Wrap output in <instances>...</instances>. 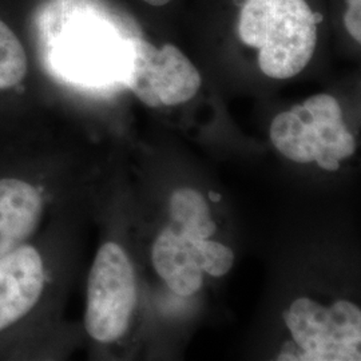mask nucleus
I'll return each mask as SVG.
<instances>
[{
	"instance_id": "nucleus-1",
	"label": "nucleus",
	"mask_w": 361,
	"mask_h": 361,
	"mask_svg": "<svg viewBox=\"0 0 361 361\" xmlns=\"http://www.w3.org/2000/svg\"><path fill=\"white\" fill-rule=\"evenodd\" d=\"M35 31L43 68L79 87L104 89L128 77L129 37L91 0H51L37 13Z\"/></svg>"
},
{
	"instance_id": "nucleus-6",
	"label": "nucleus",
	"mask_w": 361,
	"mask_h": 361,
	"mask_svg": "<svg viewBox=\"0 0 361 361\" xmlns=\"http://www.w3.org/2000/svg\"><path fill=\"white\" fill-rule=\"evenodd\" d=\"M284 319L302 349L300 360H360L361 312L353 302L340 300L323 307L301 297L285 312Z\"/></svg>"
},
{
	"instance_id": "nucleus-13",
	"label": "nucleus",
	"mask_w": 361,
	"mask_h": 361,
	"mask_svg": "<svg viewBox=\"0 0 361 361\" xmlns=\"http://www.w3.org/2000/svg\"><path fill=\"white\" fill-rule=\"evenodd\" d=\"M143 1L154 7H162V6H166L171 0H143Z\"/></svg>"
},
{
	"instance_id": "nucleus-5",
	"label": "nucleus",
	"mask_w": 361,
	"mask_h": 361,
	"mask_svg": "<svg viewBox=\"0 0 361 361\" xmlns=\"http://www.w3.org/2000/svg\"><path fill=\"white\" fill-rule=\"evenodd\" d=\"M137 302V281L129 255L116 241L97 250L87 277L85 329L102 345L126 335Z\"/></svg>"
},
{
	"instance_id": "nucleus-14",
	"label": "nucleus",
	"mask_w": 361,
	"mask_h": 361,
	"mask_svg": "<svg viewBox=\"0 0 361 361\" xmlns=\"http://www.w3.org/2000/svg\"><path fill=\"white\" fill-rule=\"evenodd\" d=\"M210 200L212 201H214V202H217L221 200V197H219V194L213 193V192H210Z\"/></svg>"
},
{
	"instance_id": "nucleus-3",
	"label": "nucleus",
	"mask_w": 361,
	"mask_h": 361,
	"mask_svg": "<svg viewBox=\"0 0 361 361\" xmlns=\"http://www.w3.org/2000/svg\"><path fill=\"white\" fill-rule=\"evenodd\" d=\"M51 284L44 234L0 258V357L35 356L38 320Z\"/></svg>"
},
{
	"instance_id": "nucleus-7",
	"label": "nucleus",
	"mask_w": 361,
	"mask_h": 361,
	"mask_svg": "<svg viewBox=\"0 0 361 361\" xmlns=\"http://www.w3.org/2000/svg\"><path fill=\"white\" fill-rule=\"evenodd\" d=\"M131 58L125 86L149 107L177 106L193 99L202 78L189 58L173 44L157 49L141 38L130 39Z\"/></svg>"
},
{
	"instance_id": "nucleus-10",
	"label": "nucleus",
	"mask_w": 361,
	"mask_h": 361,
	"mask_svg": "<svg viewBox=\"0 0 361 361\" xmlns=\"http://www.w3.org/2000/svg\"><path fill=\"white\" fill-rule=\"evenodd\" d=\"M28 74V58L22 42L0 20V91L20 86Z\"/></svg>"
},
{
	"instance_id": "nucleus-8",
	"label": "nucleus",
	"mask_w": 361,
	"mask_h": 361,
	"mask_svg": "<svg viewBox=\"0 0 361 361\" xmlns=\"http://www.w3.org/2000/svg\"><path fill=\"white\" fill-rule=\"evenodd\" d=\"M152 258L159 277L178 296H192L202 286L193 238L168 228L155 240Z\"/></svg>"
},
{
	"instance_id": "nucleus-2",
	"label": "nucleus",
	"mask_w": 361,
	"mask_h": 361,
	"mask_svg": "<svg viewBox=\"0 0 361 361\" xmlns=\"http://www.w3.org/2000/svg\"><path fill=\"white\" fill-rule=\"evenodd\" d=\"M238 37L257 49L267 77L289 79L310 63L317 43V20L305 0H245Z\"/></svg>"
},
{
	"instance_id": "nucleus-12",
	"label": "nucleus",
	"mask_w": 361,
	"mask_h": 361,
	"mask_svg": "<svg viewBox=\"0 0 361 361\" xmlns=\"http://www.w3.org/2000/svg\"><path fill=\"white\" fill-rule=\"evenodd\" d=\"M348 8L344 13V26L349 35L360 43L361 40V0H347Z\"/></svg>"
},
{
	"instance_id": "nucleus-4",
	"label": "nucleus",
	"mask_w": 361,
	"mask_h": 361,
	"mask_svg": "<svg viewBox=\"0 0 361 361\" xmlns=\"http://www.w3.org/2000/svg\"><path fill=\"white\" fill-rule=\"evenodd\" d=\"M271 141L288 159L297 164L316 162L328 171L338 170L340 161L356 150L343 110L335 97L328 94L313 95L280 113L271 121Z\"/></svg>"
},
{
	"instance_id": "nucleus-11",
	"label": "nucleus",
	"mask_w": 361,
	"mask_h": 361,
	"mask_svg": "<svg viewBox=\"0 0 361 361\" xmlns=\"http://www.w3.org/2000/svg\"><path fill=\"white\" fill-rule=\"evenodd\" d=\"M197 261L204 273L212 277H222L232 269L234 255L228 246L210 240H194Z\"/></svg>"
},
{
	"instance_id": "nucleus-9",
	"label": "nucleus",
	"mask_w": 361,
	"mask_h": 361,
	"mask_svg": "<svg viewBox=\"0 0 361 361\" xmlns=\"http://www.w3.org/2000/svg\"><path fill=\"white\" fill-rule=\"evenodd\" d=\"M170 217L173 231L193 240H205L216 232V222L210 217L207 200L190 188L176 190L170 198Z\"/></svg>"
}]
</instances>
